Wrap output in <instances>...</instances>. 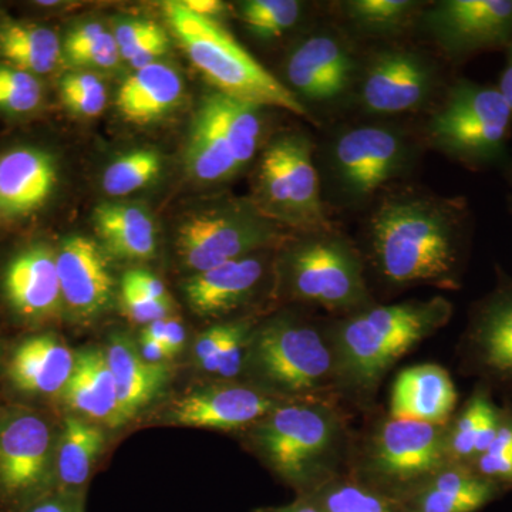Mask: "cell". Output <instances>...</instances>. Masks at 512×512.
I'll list each match as a JSON object with an SVG mask.
<instances>
[{
  "label": "cell",
  "mask_w": 512,
  "mask_h": 512,
  "mask_svg": "<svg viewBox=\"0 0 512 512\" xmlns=\"http://www.w3.org/2000/svg\"><path fill=\"white\" fill-rule=\"evenodd\" d=\"M185 163L191 175L204 183L228 180L241 171L222 128L215 93L207 94L195 113Z\"/></svg>",
  "instance_id": "cell-28"
},
{
  "label": "cell",
  "mask_w": 512,
  "mask_h": 512,
  "mask_svg": "<svg viewBox=\"0 0 512 512\" xmlns=\"http://www.w3.org/2000/svg\"><path fill=\"white\" fill-rule=\"evenodd\" d=\"M56 262L63 303L74 315L90 318L106 308L113 279L96 241L83 235L63 239Z\"/></svg>",
  "instance_id": "cell-21"
},
{
  "label": "cell",
  "mask_w": 512,
  "mask_h": 512,
  "mask_svg": "<svg viewBox=\"0 0 512 512\" xmlns=\"http://www.w3.org/2000/svg\"><path fill=\"white\" fill-rule=\"evenodd\" d=\"M3 359H5V353H3L2 349H0V363H3Z\"/></svg>",
  "instance_id": "cell-55"
},
{
  "label": "cell",
  "mask_w": 512,
  "mask_h": 512,
  "mask_svg": "<svg viewBox=\"0 0 512 512\" xmlns=\"http://www.w3.org/2000/svg\"><path fill=\"white\" fill-rule=\"evenodd\" d=\"M446 426L421 421L384 420L363 454L362 483L394 498L450 464Z\"/></svg>",
  "instance_id": "cell-10"
},
{
  "label": "cell",
  "mask_w": 512,
  "mask_h": 512,
  "mask_svg": "<svg viewBox=\"0 0 512 512\" xmlns=\"http://www.w3.org/2000/svg\"><path fill=\"white\" fill-rule=\"evenodd\" d=\"M264 252H256L192 276L185 284V296L192 311L212 318L244 305L264 279Z\"/></svg>",
  "instance_id": "cell-23"
},
{
  "label": "cell",
  "mask_w": 512,
  "mask_h": 512,
  "mask_svg": "<svg viewBox=\"0 0 512 512\" xmlns=\"http://www.w3.org/2000/svg\"><path fill=\"white\" fill-rule=\"evenodd\" d=\"M247 363L256 379L292 400H330L336 389L328 332L295 316H279L254 330Z\"/></svg>",
  "instance_id": "cell-5"
},
{
  "label": "cell",
  "mask_w": 512,
  "mask_h": 512,
  "mask_svg": "<svg viewBox=\"0 0 512 512\" xmlns=\"http://www.w3.org/2000/svg\"><path fill=\"white\" fill-rule=\"evenodd\" d=\"M258 208L271 221H281L302 234L333 231L320 178L313 161V143L303 133L276 137L262 153L258 170Z\"/></svg>",
  "instance_id": "cell-8"
},
{
  "label": "cell",
  "mask_w": 512,
  "mask_h": 512,
  "mask_svg": "<svg viewBox=\"0 0 512 512\" xmlns=\"http://www.w3.org/2000/svg\"><path fill=\"white\" fill-rule=\"evenodd\" d=\"M64 106L83 117H96L106 109V86L90 73L67 74L60 82Z\"/></svg>",
  "instance_id": "cell-39"
},
{
  "label": "cell",
  "mask_w": 512,
  "mask_h": 512,
  "mask_svg": "<svg viewBox=\"0 0 512 512\" xmlns=\"http://www.w3.org/2000/svg\"><path fill=\"white\" fill-rule=\"evenodd\" d=\"M185 339H187V335H185L183 323L178 319H167L164 346L171 356L174 357L183 350Z\"/></svg>",
  "instance_id": "cell-50"
},
{
  "label": "cell",
  "mask_w": 512,
  "mask_h": 512,
  "mask_svg": "<svg viewBox=\"0 0 512 512\" xmlns=\"http://www.w3.org/2000/svg\"><path fill=\"white\" fill-rule=\"evenodd\" d=\"M165 326H167V318L154 320V322L148 323L141 336L157 340V342L163 343L164 345Z\"/></svg>",
  "instance_id": "cell-54"
},
{
  "label": "cell",
  "mask_w": 512,
  "mask_h": 512,
  "mask_svg": "<svg viewBox=\"0 0 512 512\" xmlns=\"http://www.w3.org/2000/svg\"><path fill=\"white\" fill-rule=\"evenodd\" d=\"M461 349L470 373L512 390L511 279L474 306Z\"/></svg>",
  "instance_id": "cell-15"
},
{
  "label": "cell",
  "mask_w": 512,
  "mask_h": 512,
  "mask_svg": "<svg viewBox=\"0 0 512 512\" xmlns=\"http://www.w3.org/2000/svg\"><path fill=\"white\" fill-rule=\"evenodd\" d=\"M303 235L285 256L293 298L345 316L372 306L365 266L348 239L333 231Z\"/></svg>",
  "instance_id": "cell-6"
},
{
  "label": "cell",
  "mask_w": 512,
  "mask_h": 512,
  "mask_svg": "<svg viewBox=\"0 0 512 512\" xmlns=\"http://www.w3.org/2000/svg\"><path fill=\"white\" fill-rule=\"evenodd\" d=\"M423 28L453 56L512 40V0H443L423 13Z\"/></svg>",
  "instance_id": "cell-13"
},
{
  "label": "cell",
  "mask_w": 512,
  "mask_h": 512,
  "mask_svg": "<svg viewBox=\"0 0 512 512\" xmlns=\"http://www.w3.org/2000/svg\"><path fill=\"white\" fill-rule=\"evenodd\" d=\"M512 111L498 87L460 80L427 123L431 146L470 165L494 163L504 154Z\"/></svg>",
  "instance_id": "cell-7"
},
{
  "label": "cell",
  "mask_w": 512,
  "mask_h": 512,
  "mask_svg": "<svg viewBox=\"0 0 512 512\" xmlns=\"http://www.w3.org/2000/svg\"><path fill=\"white\" fill-rule=\"evenodd\" d=\"M43 87L35 74L0 63V113L28 116L40 109Z\"/></svg>",
  "instance_id": "cell-38"
},
{
  "label": "cell",
  "mask_w": 512,
  "mask_h": 512,
  "mask_svg": "<svg viewBox=\"0 0 512 512\" xmlns=\"http://www.w3.org/2000/svg\"><path fill=\"white\" fill-rule=\"evenodd\" d=\"M252 333H254L252 322L237 320L231 335L222 343L221 348L198 365L211 375L227 380L234 379L244 369Z\"/></svg>",
  "instance_id": "cell-40"
},
{
  "label": "cell",
  "mask_w": 512,
  "mask_h": 512,
  "mask_svg": "<svg viewBox=\"0 0 512 512\" xmlns=\"http://www.w3.org/2000/svg\"><path fill=\"white\" fill-rule=\"evenodd\" d=\"M63 47L55 30L39 23L0 19L2 63L39 77L52 73L62 60Z\"/></svg>",
  "instance_id": "cell-31"
},
{
  "label": "cell",
  "mask_w": 512,
  "mask_h": 512,
  "mask_svg": "<svg viewBox=\"0 0 512 512\" xmlns=\"http://www.w3.org/2000/svg\"><path fill=\"white\" fill-rule=\"evenodd\" d=\"M55 451L45 414L22 403L0 407V512H18L55 490Z\"/></svg>",
  "instance_id": "cell-9"
},
{
  "label": "cell",
  "mask_w": 512,
  "mask_h": 512,
  "mask_svg": "<svg viewBox=\"0 0 512 512\" xmlns=\"http://www.w3.org/2000/svg\"><path fill=\"white\" fill-rule=\"evenodd\" d=\"M104 352L116 380L120 423L124 424L156 399L167 382L168 369L147 363L126 335L111 336Z\"/></svg>",
  "instance_id": "cell-26"
},
{
  "label": "cell",
  "mask_w": 512,
  "mask_h": 512,
  "mask_svg": "<svg viewBox=\"0 0 512 512\" xmlns=\"http://www.w3.org/2000/svg\"><path fill=\"white\" fill-rule=\"evenodd\" d=\"M302 15L296 0H247L239 5V18L259 39H276L291 30Z\"/></svg>",
  "instance_id": "cell-37"
},
{
  "label": "cell",
  "mask_w": 512,
  "mask_h": 512,
  "mask_svg": "<svg viewBox=\"0 0 512 512\" xmlns=\"http://www.w3.org/2000/svg\"><path fill=\"white\" fill-rule=\"evenodd\" d=\"M60 399L74 412L119 427L116 380L103 349L86 348L76 353L73 375Z\"/></svg>",
  "instance_id": "cell-25"
},
{
  "label": "cell",
  "mask_w": 512,
  "mask_h": 512,
  "mask_svg": "<svg viewBox=\"0 0 512 512\" xmlns=\"http://www.w3.org/2000/svg\"><path fill=\"white\" fill-rule=\"evenodd\" d=\"M0 296L8 311L26 325L55 319L63 305L56 249L36 241L10 255L0 272Z\"/></svg>",
  "instance_id": "cell-14"
},
{
  "label": "cell",
  "mask_w": 512,
  "mask_h": 512,
  "mask_svg": "<svg viewBox=\"0 0 512 512\" xmlns=\"http://www.w3.org/2000/svg\"><path fill=\"white\" fill-rule=\"evenodd\" d=\"M286 241L254 204L231 202L195 214L178 229V254L197 274Z\"/></svg>",
  "instance_id": "cell-11"
},
{
  "label": "cell",
  "mask_w": 512,
  "mask_h": 512,
  "mask_svg": "<svg viewBox=\"0 0 512 512\" xmlns=\"http://www.w3.org/2000/svg\"><path fill=\"white\" fill-rule=\"evenodd\" d=\"M121 303L127 318L140 325H148L154 320L167 318L170 311V301H157L136 286L121 281Z\"/></svg>",
  "instance_id": "cell-41"
},
{
  "label": "cell",
  "mask_w": 512,
  "mask_h": 512,
  "mask_svg": "<svg viewBox=\"0 0 512 512\" xmlns=\"http://www.w3.org/2000/svg\"><path fill=\"white\" fill-rule=\"evenodd\" d=\"M281 403L256 387L218 384L178 399L171 407L170 419L195 429L238 430L258 423Z\"/></svg>",
  "instance_id": "cell-19"
},
{
  "label": "cell",
  "mask_w": 512,
  "mask_h": 512,
  "mask_svg": "<svg viewBox=\"0 0 512 512\" xmlns=\"http://www.w3.org/2000/svg\"><path fill=\"white\" fill-rule=\"evenodd\" d=\"M76 353L53 332L23 336L5 353L3 377L12 392L26 399L62 396L73 375Z\"/></svg>",
  "instance_id": "cell-18"
},
{
  "label": "cell",
  "mask_w": 512,
  "mask_h": 512,
  "mask_svg": "<svg viewBox=\"0 0 512 512\" xmlns=\"http://www.w3.org/2000/svg\"><path fill=\"white\" fill-rule=\"evenodd\" d=\"M356 62L335 36L318 33L292 50L286 77L292 93L312 101H332L346 93Z\"/></svg>",
  "instance_id": "cell-20"
},
{
  "label": "cell",
  "mask_w": 512,
  "mask_h": 512,
  "mask_svg": "<svg viewBox=\"0 0 512 512\" xmlns=\"http://www.w3.org/2000/svg\"><path fill=\"white\" fill-rule=\"evenodd\" d=\"M343 8L356 28L372 35H390L409 25L420 3L412 0H350Z\"/></svg>",
  "instance_id": "cell-35"
},
{
  "label": "cell",
  "mask_w": 512,
  "mask_h": 512,
  "mask_svg": "<svg viewBox=\"0 0 512 512\" xmlns=\"http://www.w3.org/2000/svg\"><path fill=\"white\" fill-rule=\"evenodd\" d=\"M501 412L491 402L487 390L480 387L468 400L463 412L446 431V453L450 464L470 466L485 453L500 426Z\"/></svg>",
  "instance_id": "cell-32"
},
{
  "label": "cell",
  "mask_w": 512,
  "mask_h": 512,
  "mask_svg": "<svg viewBox=\"0 0 512 512\" xmlns=\"http://www.w3.org/2000/svg\"><path fill=\"white\" fill-rule=\"evenodd\" d=\"M235 322H237V320H235ZM235 322L212 326V328L205 330V332L200 335L194 348L195 359H197L198 363H201L202 360L207 359L208 356H211L212 353L217 352V350L221 348L222 343L231 335Z\"/></svg>",
  "instance_id": "cell-45"
},
{
  "label": "cell",
  "mask_w": 512,
  "mask_h": 512,
  "mask_svg": "<svg viewBox=\"0 0 512 512\" xmlns=\"http://www.w3.org/2000/svg\"><path fill=\"white\" fill-rule=\"evenodd\" d=\"M453 315L447 299L434 296L387 306H369L326 329L335 355L336 389L365 399L400 357L416 348Z\"/></svg>",
  "instance_id": "cell-2"
},
{
  "label": "cell",
  "mask_w": 512,
  "mask_h": 512,
  "mask_svg": "<svg viewBox=\"0 0 512 512\" xmlns=\"http://www.w3.org/2000/svg\"><path fill=\"white\" fill-rule=\"evenodd\" d=\"M163 163L157 151L133 150L113 161L104 171L103 190L110 197H124L147 187L160 175Z\"/></svg>",
  "instance_id": "cell-36"
},
{
  "label": "cell",
  "mask_w": 512,
  "mask_h": 512,
  "mask_svg": "<svg viewBox=\"0 0 512 512\" xmlns=\"http://www.w3.org/2000/svg\"><path fill=\"white\" fill-rule=\"evenodd\" d=\"M123 281L136 286L141 292L146 293L150 298L157 299V301H170L163 282L150 272L130 271L123 276Z\"/></svg>",
  "instance_id": "cell-47"
},
{
  "label": "cell",
  "mask_w": 512,
  "mask_h": 512,
  "mask_svg": "<svg viewBox=\"0 0 512 512\" xmlns=\"http://www.w3.org/2000/svg\"><path fill=\"white\" fill-rule=\"evenodd\" d=\"M183 3L195 15L211 19H217L225 8L224 3L218 0H183Z\"/></svg>",
  "instance_id": "cell-51"
},
{
  "label": "cell",
  "mask_w": 512,
  "mask_h": 512,
  "mask_svg": "<svg viewBox=\"0 0 512 512\" xmlns=\"http://www.w3.org/2000/svg\"><path fill=\"white\" fill-rule=\"evenodd\" d=\"M157 28V23L150 22V20H130V22L121 23L119 28L116 29V35H114L120 52L136 45L138 40L150 35Z\"/></svg>",
  "instance_id": "cell-46"
},
{
  "label": "cell",
  "mask_w": 512,
  "mask_h": 512,
  "mask_svg": "<svg viewBox=\"0 0 512 512\" xmlns=\"http://www.w3.org/2000/svg\"><path fill=\"white\" fill-rule=\"evenodd\" d=\"M466 204L421 191L384 195L370 215V258L387 285L458 288L466 249Z\"/></svg>",
  "instance_id": "cell-1"
},
{
  "label": "cell",
  "mask_w": 512,
  "mask_h": 512,
  "mask_svg": "<svg viewBox=\"0 0 512 512\" xmlns=\"http://www.w3.org/2000/svg\"><path fill=\"white\" fill-rule=\"evenodd\" d=\"M18 512H84L79 494L52 490L36 498Z\"/></svg>",
  "instance_id": "cell-44"
},
{
  "label": "cell",
  "mask_w": 512,
  "mask_h": 512,
  "mask_svg": "<svg viewBox=\"0 0 512 512\" xmlns=\"http://www.w3.org/2000/svg\"><path fill=\"white\" fill-rule=\"evenodd\" d=\"M106 436L96 424L66 416L56 443L53 484L55 490L79 494L89 480L94 461L103 451Z\"/></svg>",
  "instance_id": "cell-29"
},
{
  "label": "cell",
  "mask_w": 512,
  "mask_h": 512,
  "mask_svg": "<svg viewBox=\"0 0 512 512\" xmlns=\"http://www.w3.org/2000/svg\"><path fill=\"white\" fill-rule=\"evenodd\" d=\"M323 512H399L392 498L360 480L333 476L301 495Z\"/></svg>",
  "instance_id": "cell-33"
},
{
  "label": "cell",
  "mask_w": 512,
  "mask_h": 512,
  "mask_svg": "<svg viewBox=\"0 0 512 512\" xmlns=\"http://www.w3.org/2000/svg\"><path fill=\"white\" fill-rule=\"evenodd\" d=\"M434 86L436 73L429 60L412 50H383L367 66L360 103L367 113H407L423 106Z\"/></svg>",
  "instance_id": "cell-16"
},
{
  "label": "cell",
  "mask_w": 512,
  "mask_h": 512,
  "mask_svg": "<svg viewBox=\"0 0 512 512\" xmlns=\"http://www.w3.org/2000/svg\"><path fill=\"white\" fill-rule=\"evenodd\" d=\"M94 227L117 258L141 261L156 251V229L143 208L133 204H101L94 211Z\"/></svg>",
  "instance_id": "cell-30"
},
{
  "label": "cell",
  "mask_w": 512,
  "mask_h": 512,
  "mask_svg": "<svg viewBox=\"0 0 512 512\" xmlns=\"http://www.w3.org/2000/svg\"><path fill=\"white\" fill-rule=\"evenodd\" d=\"M161 9L185 55L215 92L309 119L308 110L291 89L249 55L217 19L195 15L180 0H167Z\"/></svg>",
  "instance_id": "cell-3"
},
{
  "label": "cell",
  "mask_w": 512,
  "mask_h": 512,
  "mask_svg": "<svg viewBox=\"0 0 512 512\" xmlns=\"http://www.w3.org/2000/svg\"><path fill=\"white\" fill-rule=\"evenodd\" d=\"M183 92V80L174 67L160 62L148 64L134 70L121 84L117 110L130 123H153L178 106Z\"/></svg>",
  "instance_id": "cell-27"
},
{
  "label": "cell",
  "mask_w": 512,
  "mask_h": 512,
  "mask_svg": "<svg viewBox=\"0 0 512 512\" xmlns=\"http://www.w3.org/2000/svg\"><path fill=\"white\" fill-rule=\"evenodd\" d=\"M67 59L70 62L82 67H99V69H110L116 66L120 59V49L116 37L104 32L103 35L93 40L90 45L69 53Z\"/></svg>",
  "instance_id": "cell-42"
},
{
  "label": "cell",
  "mask_w": 512,
  "mask_h": 512,
  "mask_svg": "<svg viewBox=\"0 0 512 512\" xmlns=\"http://www.w3.org/2000/svg\"><path fill=\"white\" fill-rule=\"evenodd\" d=\"M410 141L399 128L370 124L339 134L329 153L330 178L340 201L360 204L412 164Z\"/></svg>",
  "instance_id": "cell-12"
},
{
  "label": "cell",
  "mask_w": 512,
  "mask_h": 512,
  "mask_svg": "<svg viewBox=\"0 0 512 512\" xmlns=\"http://www.w3.org/2000/svg\"><path fill=\"white\" fill-rule=\"evenodd\" d=\"M343 433L330 400H291L255 424L254 440L272 470L303 495L336 476Z\"/></svg>",
  "instance_id": "cell-4"
},
{
  "label": "cell",
  "mask_w": 512,
  "mask_h": 512,
  "mask_svg": "<svg viewBox=\"0 0 512 512\" xmlns=\"http://www.w3.org/2000/svg\"><path fill=\"white\" fill-rule=\"evenodd\" d=\"M106 32L103 26L99 23H86V25L79 26V28L73 29L72 32L67 35L64 40L63 52L66 55L69 53L76 52V50L82 49V47L90 45L93 40L103 35Z\"/></svg>",
  "instance_id": "cell-48"
},
{
  "label": "cell",
  "mask_w": 512,
  "mask_h": 512,
  "mask_svg": "<svg viewBox=\"0 0 512 512\" xmlns=\"http://www.w3.org/2000/svg\"><path fill=\"white\" fill-rule=\"evenodd\" d=\"M256 512H323L306 498H299L295 503L284 505V507L262 508Z\"/></svg>",
  "instance_id": "cell-53"
},
{
  "label": "cell",
  "mask_w": 512,
  "mask_h": 512,
  "mask_svg": "<svg viewBox=\"0 0 512 512\" xmlns=\"http://www.w3.org/2000/svg\"><path fill=\"white\" fill-rule=\"evenodd\" d=\"M498 90L503 94L505 101H507L512 111V40L510 45H508L507 64H505L504 72L501 74Z\"/></svg>",
  "instance_id": "cell-52"
},
{
  "label": "cell",
  "mask_w": 512,
  "mask_h": 512,
  "mask_svg": "<svg viewBox=\"0 0 512 512\" xmlns=\"http://www.w3.org/2000/svg\"><path fill=\"white\" fill-rule=\"evenodd\" d=\"M59 165L45 148L16 146L0 153V229L22 225L52 200Z\"/></svg>",
  "instance_id": "cell-17"
},
{
  "label": "cell",
  "mask_w": 512,
  "mask_h": 512,
  "mask_svg": "<svg viewBox=\"0 0 512 512\" xmlns=\"http://www.w3.org/2000/svg\"><path fill=\"white\" fill-rule=\"evenodd\" d=\"M457 403V392L439 365L407 367L394 380L390 414L394 419L446 426Z\"/></svg>",
  "instance_id": "cell-24"
},
{
  "label": "cell",
  "mask_w": 512,
  "mask_h": 512,
  "mask_svg": "<svg viewBox=\"0 0 512 512\" xmlns=\"http://www.w3.org/2000/svg\"><path fill=\"white\" fill-rule=\"evenodd\" d=\"M168 43H170V39H168L167 33L158 26L153 33L138 40L136 45L121 50L120 57H123L134 70L143 69L148 64L158 62V57L167 52Z\"/></svg>",
  "instance_id": "cell-43"
},
{
  "label": "cell",
  "mask_w": 512,
  "mask_h": 512,
  "mask_svg": "<svg viewBox=\"0 0 512 512\" xmlns=\"http://www.w3.org/2000/svg\"><path fill=\"white\" fill-rule=\"evenodd\" d=\"M501 490L466 464H447L392 500L399 512H477Z\"/></svg>",
  "instance_id": "cell-22"
},
{
  "label": "cell",
  "mask_w": 512,
  "mask_h": 512,
  "mask_svg": "<svg viewBox=\"0 0 512 512\" xmlns=\"http://www.w3.org/2000/svg\"><path fill=\"white\" fill-rule=\"evenodd\" d=\"M215 93L220 111L222 128L227 136L232 156L237 161L239 170L255 157L264 131L261 110L247 101L231 99L221 93Z\"/></svg>",
  "instance_id": "cell-34"
},
{
  "label": "cell",
  "mask_w": 512,
  "mask_h": 512,
  "mask_svg": "<svg viewBox=\"0 0 512 512\" xmlns=\"http://www.w3.org/2000/svg\"><path fill=\"white\" fill-rule=\"evenodd\" d=\"M138 352H140L141 357H143L147 363H151V365H164V362L173 359V356L168 353L163 343L148 339L146 336H141Z\"/></svg>",
  "instance_id": "cell-49"
}]
</instances>
